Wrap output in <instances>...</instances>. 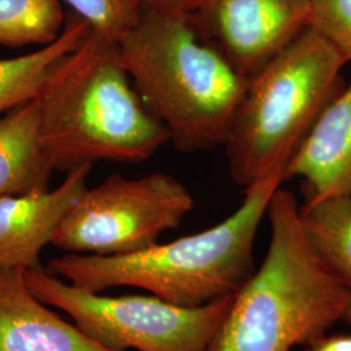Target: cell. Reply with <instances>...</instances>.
<instances>
[{
	"label": "cell",
	"mask_w": 351,
	"mask_h": 351,
	"mask_svg": "<svg viewBox=\"0 0 351 351\" xmlns=\"http://www.w3.org/2000/svg\"><path fill=\"white\" fill-rule=\"evenodd\" d=\"M284 181L277 173L254 184L234 213L199 233L126 255L66 252L51 259L46 271L93 293L133 287L184 307L234 295L256 269V233Z\"/></svg>",
	"instance_id": "obj_2"
},
{
	"label": "cell",
	"mask_w": 351,
	"mask_h": 351,
	"mask_svg": "<svg viewBox=\"0 0 351 351\" xmlns=\"http://www.w3.org/2000/svg\"><path fill=\"white\" fill-rule=\"evenodd\" d=\"M295 195L278 188L268 206L263 263L234 294L208 351H293L343 320L350 289L326 269L303 230Z\"/></svg>",
	"instance_id": "obj_4"
},
{
	"label": "cell",
	"mask_w": 351,
	"mask_h": 351,
	"mask_svg": "<svg viewBox=\"0 0 351 351\" xmlns=\"http://www.w3.org/2000/svg\"><path fill=\"white\" fill-rule=\"evenodd\" d=\"M143 11L165 13H193L202 0H138Z\"/></svg>",
	"instance_id": "obj_18"
},
{
	"label": "cell",
	"mask_w": 351,
	"mask_h": 351,
	"mask_svg": "<svg viewBox=\"0 0 351 351\" xmlns=\"http://www.w3.org/2000/svg\"><path fill=\"white\" fill-rule=\"evenodd\" d=\"M90 30L88 21L73 13L53 42L26 55L0 59V114L36 101L55 65L75 50Z\"/></svg>",
	"instance_id": "obj_13"
},
{
	"label": "cell",
	"mask_w": 351,
	"mask_h": 351,
	"mask_svg": "<svg viewBox=\"0 0 351 351\" xmlns=\"http://www.w3.org/2000/svg\"><path fill=\"white\" fill-rule=\"evenodd\" d=\"M25 278L38 300L69 315L86 336L113 351H208L234 297L184 307L155 295L106 297L42 267L25 271Z\"/></svg>",
	"instance_id": "obj_6"
},
{
	"label": "cell",
	"mask_w": 351,
	"mask_h": 351,
	"mask_svg": "<svg viewBox=\"0 0 351 351\" xmlns=\"http://www.w3.org/2000/svg\"><path fill=\"white\" fill-rule=\"evenodd\" d=\"M313 0H202L191 14L203 37L250 80L311 25Z\"/></svg>",
	"instance_id": "obj_8"
},
{
	"label": "cell",
	"mask_w": 351,
	"mask_h": 351,
	"mask_svg": "<svg viewBox=\"0 0 351 351\" xmlns=\"http://www.w3.org/2000/svg\"><path fill=\"white\" fill-rule=\"evenodd\" d=\"M91 167L72 169L52 190L0 198V268H40V252L88 190Z\"/></svg>",
	"instance_id": "obj_9"
},
{
	"label": "cell",
	"mask_w": 351,
	"mask_h": 351,
	"mask_svg": "<svg viewBox=\"0 0 351 351\" xmlns=\"http://www.w3.org/2000/svg\"><path fill=\"white\" fill-rule=\"evenodd\" d=\"M0 351L113 350L38 300L24 269L0 268Z\"/></svg>",
	"instance_id": "obj_11"
},
{
	"label": "cell",
	"mask_w": 351,
	"mask_h": 351,
	"mask_svg": "<svg viewBox=\"0 0 351 351\" xmlns=\"http://www.w3.org/2000/svg\"><path fill=\"white\" fill-rule=\"evenodd\" d=\"M55 168L40 142L38 101H30L0 119V198L50 189Z\"/></svg>",
	"instance_id": "obj_12"
},
{
	"label": "cell",
	"mask_w": 351,
	"mask_h": 351,
	"mask_svg": "<svg viewBox=\"0 0 351 351\" xmlns=\"http://www.w3.org/2000/svg\"><path fill=\"white\" fill-rule=\"evenodd\" d=\"M65 20L59 0H0V45L46 46L62 34Z\"/></svg>",
	"instance_id": "obj_15"
},
{
	"label": "cell",
	"mask_w": 351,
	"mask_h": 351,
	"mask_svg": "<svg viewBox=\"0 0 351 351\" xmlns=\"http://www.w3.org/2000/svg\"><path fill=\"white\" fill-rule=\"evenodd\" d=\"M194 199L173 176L114 173L88 189L58 228L52 245L65 252L126 255L150 249L193 211Z\"/></svg>",
	"instance_id": "obj_7"
},
{
	"label": "cell",
	"mask_w": 351,
	"mask_h": 351,
	"mask_svg": "<svg viewBox=\"0 0 351 351\" xmlns=\"http://www.w3.org/2000/svg\"><path fill=\"white\" fill-rule=\"evenodd\" d=\"M293 177L301 178L306 202L351 197V81L290 159L285 180Z\"/></svg>",
	"instance_id": "obj_10"
},
{
	"label": "cell",
	"mask_w": 351,
	"mask_h": 351,
	"mask_svg": "<svg viewBox=\"0 0 351 351\" xmlns=\"http://www.w3.org/2000/svg\"><path fill=\"white\" fill-rule=\"evenodd\" d=\"M311 27L351 62V0H313Z\"/></svg>",
	"instance_id": "obj_17"
},
{
	"label": "cell",
	"mask_w": 351,
	"mask_h": 351,
	"mask_svg": "<svg viewBox=\"0 0 351 351\" xmlns=\"http://www.w3.org/2000/svg\"><path fill=\"white\" fill-rule=\"evenodd\" d=\"M93 32L117 40L134 27L143 12L138 0H64Z\"/></svg>",
	"instance_id": "obj_16"
},
{
	"label": "cell",
	"mask_w": 351,
	"mask_h": 351,
	"mask_svg": "<svg viewBox=\"0 0 351 351\" xmlns=\"http://www.w3.org/2000/svg\"><path fill=\"white\" fill-rule=\"evenodd\" d=\"M343 320H346L351 326V290L350 294H349V300H348V306H346L345 315H343Z\"/></svg>",
	"instance_id": "obj_20"
},
{
	"label": "cell",
	"mask_w": 351,
	"mask_h": 351,
	"mask_svg": "<svg viewBox=\"0 0 351 351\" xmlns=\"http://www.w3.org/2000/svg\"><path fill=\"white\" fill-rule=\"evenodd\" d=\"M303 351H351L350 335H330L323 336L314 343L306 346Z\"/></svg>",
	"instance_id": "obj_19"
},
{
	"label": "cell",
	"mask_w": 351,
	"mask_h": 351,
	"mask_svg": "<svg viewBox=\"0 0 351 351\" xmlns=\"http://www.w3.org/2000/svg\"><path fill=\"white\" fill-rule=\"evenodd\" d=\"M119 49L139 95L177 150L226 143L249 80L203 37L190 13L143 11Z\"/></svg>",
	"instance_id": "obj_3"
},
{
	"label": "cell",
	"mask_w": 351,
	"mask_h": 351,
	"mask_svg": "<svg viewBox=\"0 0 351 351\" xmlns=\"http://www.w3.org/2000/svg\"><path fill=\"white\" fill-rule=\"evenodd\" d=\"M37 101L42 147L59 172L143 163L169 142L126 72L119 42L93 30L55 65Z\"/></svg>",
	"instance_id": "obj_1"
},
{
	"label": "cell",
	"mask_w": 351,
	"mask_h": 351,
	"mask_svg": "<svg viewBox=\"0 0 351 351\" xmlns=\"http://www.w3.org/2000/svg\"><path fill=\"white\" fill-rule=\"evenodd\" d=\"M343 56L314 27L249 80L226 138L233 181L245 189L277 173L346 82Z\"/></svg>",
	"instance_id": "obj_5"
},
{
	"label": "cell",
	"mask_w": 351,
	"mask_h": 351,
	"mask_svg": "<svg viewBox=\"0 0 351 351\" xmlns=\"http://www.w3.org/2000/svg\"><path fill=\"white\" fill-rule=\"evenodd\" d=\"M300 216L306 237L322 263L351 290V197L304 202Z\"/></svg>",
	"instance_id": "obj_14"
}]
</instances>
